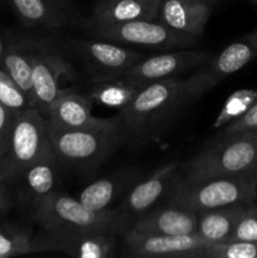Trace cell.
Masks as SVG:
<instances>
[{
	"label": "cell",
	"instance_id": "6da1fadb",
	"mask_svg": "<svg viewBox=\"0 0 257 258\" xmlns=\"http://www.w3.org/2000/svg\"><path fill=\"white\" fill-rule=\"evenodd\" d=\"M33 216L52 238L87 233L125 236L130 228L128 217L118 208L96 211L57 190L33 201Z\"/></svg>",
	"mask_w": 257,
	"mask_h": 258
},
{
	"label": "cell",
	"instance_id": "7a4b0ae2",
	"mask_svg": "<svg viewBox=\"0 0 257 258\" xmlns=\"http://www.w3.org/2000/svg\"><path fill=\"white\" fill-rule=\"evenodd\" d=\"M183 107H185L184 78L174 77L144 86L117 115L126 139L141 140L160 133Z\"/></svg>",
	"mask_w": 257,
	"mask_h": 258
},
{
	"label": "cell",
	"instance_id": "3957f363",
	"mask_svg": "<svg viewBox=\"0 0 257 258\" xmlns=\"http://www.w3.org/2000/svg\"><path fill=\"white\" fill-rule=\"evenodd\" d=\"M165 198L168 204L196 213L233 204L252 203L257 199V169L236 175L194 181L178 175Z\"/></svg>",
	"mask_w": 257,
	"mask_h": 258
},
{
	"label": "cell",
	"instance_id": "277c9868",
	"mask_svg": "<svg viewBox=\"0 0 257 258\" xmlns=\"http://www.w3.org/2000/svg\"><path fill=\"white\" fill-rule=\"evenodd\" d=\"M52 150L58 163L78 170H92L101 165L118 145L127 141L118 115L106 123L83 130L49 128Z\"/></svg>",
	"mask_w": 257,
	"mask_h": 258
},
{
	"label": "cell",
	"instance_id": "5b68a950",
	"mask_svg": "<svg viewBox=\"0 0 257 258\" xmlns=\"http://www.w3.org/2000/svg\"><path fill=\"white\" fill-rule=\"evenodd\" d=\"M183 165L185 180L236 175L257 169V130L222 134Z\"/></svg>",
	"mask_w": 257,
	"mask_h": 258
},
{
	"label": "cell",
	"instance_id": "8992f818",
	"mask_svg": "<svg viewBox=\"0 0 257 258\" xmlns=\"http://www.w3.org/2000/svg\"><path fill=\"white\" fill-rule=\"evenodd\" d=\"M52 151L47 118L37 108L17 113L9 143L0 159V179L13 183L32 164Z\"/></svg>",
	"mask_w": 257,
	"mask_h": 258
},
{
	"label": "cell",
	"instance_id": "52a82bcc",
	"mask_svg": "<svg viewBox=\"0 0 257 258\" xmlns=\"http://www.w3.org/2000/svg\"><path fill=\"white\" fill-rule=\"evenodd\" d=\"M254 59H257V28L227 45L219 54L209 58L189 77L184 78L185 106L201 100L221 81L238 72Z\"/></svg>",
	"mask_w": 257,
	"mask_h": 258
},
{
	"label": "cell",
	"instance_id": "ba28073f",
	"mask_svg": "<svg viewBox=\"0 0 257 258\" xmlns=\"http://www.w3.org/2000/svg\"><path fill=\"white\" fill-rule=\"evenodd\" d=\"M97 37L128 48L175 50L193 48L201 38L171 29L159 20H134L112 25H91Z\"/></svg>",
	"mask_w": 257,
	"mask_h": 258
},
{
	"label": "cell",
	"instance_id": "9c48e42d",
	"mask_svg": "<svg viewBox=\"0 0 257 258\" xmlns=\"http://www.w3.org/2000/svg\"><path fill=\"white\" fill-rule=\"evenodd\" d=\"M76 78L72 64L63 57L57 45L47 38H38V47L33 62L32 103L42 115L66 87L62 81Z\"/></svg>",
	"mask_w": 257,
	"mask_h": 258
},
{
	"label": "cell",
	"instance_id": "30bf717a",
	"mask_svg": "<svg viewBox=\"0 0 257 258\" xmlns=\"http://www.w3.org/2000/svg\"><path fill=\"white\" fill-rule=\"evenodd\" d=\"M211 58L208 49H184L166 50L165 53L141 58L125 75L126 80L140 85L168 80V78L180 77L186 72H193Z\"/></svg>",
	"mask_w": 257,
	"mask_h": 258
},
{
	"label": "cell",
	"instance_id": "8fae6325",
	"mask_svg": "<svg viewBox=\"0 0 257 258\" xmlns=\"http://www.w3.org/2000/svg\"><path fill=\"white\" fill-rule=\"evenodd\" d=\"M209 242L194 234L151 236L128 228L125 233L123 256L135 258H203Z\"/></svg>",
	"mask_w": 257,
	"mask_h": 258
},
{
	"label": "cell",
	"instance_id": "7c38bea8",
	"mask_svg": "<svg viewBox=\"0 0 257 258\" xmlns=\"http://www.w3.org/2000/svg\"><path fill=\"white\" fill-rule=\"evenodd\" d=\"M73 48L95 72L97 81L120 78L145 55L133 48L108 40H80Z\"/></svg>",
	"mask_w": 257,
	"mask_h": 258
},
{
	"label": "cell",
	"instance_id": "4fadbf2b",
	"mask_svg": "<svg viewBox=\"0 0 257 258\" xmlns=\"http://www.w3.org/2000/svg\"><path fill=\"white\" fill-rule=\"evenodd\" d=\"M92 106L93 102L88 96L66 87L45 112L48 127L55 130H83L103 125L110 120L93 115Z\"/></svg>",
	"mask_w": 257,
	"mask_h": 258
},
{
	"label": "cell",
	"instance_id": "5bb4252c",
	"mask_svg": "<svg viewBox=\"0 0 257 258\" xmlns=\"http://www.w3.org/2000/svg\"><path fill=\"white\" fill-rule=\"evenodd\" d=\"M179 166L178 161H173L156 169L148 178L136 181L122 197L118 209L130 218L133 214L138 216L153 208L173 185L178 176Z\"/></svg>",
	"mask_w": 257,
	"mask_h": 258
},
{
	"label": "cell",
	"instance_id": "9a60e30c",
	"mask_svg": "<svg viewBox=\"0 0 257 258\" xmlns=\"http://www.w3.org/2000/svg\"><path fill=\"white\" fill-rule=\"evenodd\" d=\"M27 27L58 30L80 22V13L71 0H10Z\"/></svg>",
	"mask_w": 257,
	"mask_h": 258
},
{
	"label": "cell",
	"instance_id": "2e32d148",
	"mask_svg": "<svg viewBox=\"0 0 257 258\" xmlns=\"http://www.w3.org/2000/svg\"><path fill=\"white\" fill-rule=\"evenodd\" d=\"M198 213L176 206L156 207L139 217L130 229L151 236H186L194 234Z\"/></svg>",
	"mask_w": 257,
	"mask_h": 258
},
{
	"label": "cell",
	"instance_id": "e0dca14e",
	"mask_svg": "<svg viewBox=\"0 0 257 258\" xmlns=\"http://www.w3.org/2000/svg\"><path fill=\"white\" fill-rule=\"evenodd\" d=\"M211 14L204 0H161L156 20L176 32L202 38Z\"/></svg>",
	"mask_w": 257,
	"mask_h": 258
},
{
	"label": "cell",
	"instance_id": "ac0fdd59",
	"mask_svg": "<svg viewBox=\"0 0 257 258\" xmlns=\"http://www.w3.org/2000/svg\"><path fill=\"white\" fill-rule=\"evenodd\" d=\"M140 175L138 169H122L88 184L77 199L86 207L96 211L111 209L115 202L122 198L128 189L140 180Z\"/></svg>",
	"mask_w": 257,
	"mask_h": 258
},
{
	"label": "cell",
	"instance_id": "d6986e66",
	"mask_svg": "<svg viewBox=\"0 0 257 258\" xmlns=\"http://www.w3.org/2000/svg\"><path fill=\"white\" fill-rule=\"evenodd\" d=\"M161 0H100L92 13L93 25H112L156 19Z\"/></svg>",
	"mask_w": 257,
	"mask_h": 258
},
{
	"label": "cell",
	"instance_id": "ffe728a7",
	"mask_svg": "<svg viewBox=\"0 0 257 258\" xmlns=\"http://www.w3.org/2000/svg\"><path fill=\"white\" fill-rule=\"evenodd\" d=\"M38 38H19L5 45L4 54L0 60V68L4 70L18 86L32 100V72ZM33 107V103H32Z\"/></svg>",
	"mask_w": 257,
	"mask_h": 258
},
{
	"label": "cell",
	"instance_id": "44dd1931",
	"mask_svg": "<svg viewBox=\"0 0 257 258\" xmlns=\"http://www.w3.org/2000/svg\"><path fill=\"white\" fill-rule=\"evenodd\" d=\"M50 251H59L77 258H107L111 257L117 247V236L108 233H87L67 238H52Z\"/></svg>",
	"mask_w": 257,
	"mask_h": 258
},
{
	"label": "cell",
	"instance_id": "7402d4cb",
	"mask_svg": "<svg viewBox=\"0 0 257 258\" xmlns=\"http://www.w3.org/2000/svg\"><path fill=\"white\" fill-rule=\"evenodd\" d=\"M244 207L246 204H233L201 212L198 213L196 234L212 244L224 243L231 236Z\"/></svg>",
	"mask_w": 257,
	"mask_h": 258
},
{
	"label": "cell",
	"instance_id": "603a6c76",
	"mask_svg": "<svg viewBox=\"0 0 257 258\" xmlns=\"http://www.w3.org/2000/svg\"><path fill=\"white\" fill-rule=\"evenodd\" d=\"M144 86L145 85L133 82L123 77L96 81L91 87L88 97L93 103L108 108H117L120 111L134 100Z\"/></svg>",
	"mask_w": 257,
	"mask_h": 258
},
{
	"label": "cell",
	"instance_id": "cb8c5ba5",
	"mask_svg": "<svg viewBox=\"0 0 257 258\" xmlns=\"http://www.w3.org/2000/svg\"><path fill=\"white\" fill-rule=\"evenodd\" d=\"M57 169L58 160L52 150L32 164L18 180H22L25 191L35 201L54 191Z\"/></svg>",
	"mask_w": 257,
	"mask_h": 258
},
{
	"label": "cell",
	"instance_id": "d4e9b609",
	"mask_svg": "<svg viewBox=\"0 0 257 258\" xmlns=\"http://www.w3.org/2000/svg\"><path fill=\"white\" fill-rule=\"evenodd\" d=\"M42 251H50L48 239L43 241L37 239L24 231H15V229L0 231V258Z\"/></svg>",
	"mask_w": 257,
	"mask_h": 258
},
{
	"label": "cell",
	"instance_id": "484cf974",
	"mask_svg": "<svg viewBox=\"0 0 257 258\" xmlns=\"http://www.w3.org/2000/svg\"><path fill=\"white\" fill-rule=\"evenodd\" d=\"M257 101V88H239L227 97L213 121V128L222 130L244 115Z\"/></svg>",
	"mask_w": 257,
	"mask_h": 258
},
{
	"label": "cell",
	"instance_id": "4316f807",
	"mask_svg": "<svg viewBox=\"0 0 257 258\" xmlns=\"http://www.w3.org/2000/svg\"><path fill=\"white\" fill-rule=\"evenodd\" d=\"M0 102L14 112H22L32 107V100L29 96L2 68H0Z\"/></svg>",
	"mask_w": 257,
	"mask_h": 258
},
{
	"label": "cell",
	"instance_id": "83f0119b",
	"mask_svg": "<svg viewBox=\"0 0 257 258\" xmlns=\"http://www.w3.org/2000/svg\"><path fill=\"white\" fill-rule=\"evenodd\" d=\"M203 258H257V242H224L207 246Z\"/></svg>",
	"mask_w": 257,
	"mask_h": 258
},
{
	"label": "cell",
	"instance_id": "f1b7e54d",
	"mask_svg": "<svg viewBox=\"0 0 257 258\" xmlns=\"http://www.w3.org/2000/svg\"><path fill=\"white\" fill-rule=\"evenodd\" d=\"M227 242H257V204H246Z\"/></svg>",
	"mask_w": 257,
	"mask_h": 258
},
{
	"label": "cell",
	"instance_id": "f546056e",
	"mask_svg": "<svg viewBox=\"0 0 257 258\" xmlns=\"http://www.w3.org/2000/svg\"><path fill=\"white\" fill-rule=\"evenodd\" d=\"M17 113L0 102V159L7 150Z\"/></svg>",
	"mask_w": 257,
	"mask_h": 258
},
{
	"label": "cell",
	"instance_id": "4dcf8cb0",
	"mask_svg": "<svg viewBox=\"0 0 257 258\" xmlns=\"http://www.w3.org/2000/svg\"><path fill=\"white\" fill-rule=\"evenodd\" d=\"M244 130H257V101L242 117L222 128V134H234Z\"/></svg>",
	"mask_w": 257,
	"mask_h": 258
},
{
	"label": "cell",
	"instance_id": "1f68e13d",
	"mask_svg": "<svg viewBox=\"0 0 257 258\" xmlns=\"http://www.w3.org/2000/svg\"><path fill=\"white\" fill-rule=\"evenodd\" d=\"M10 206H12V201H10L9 193L5 188L4 181L0 179V212H7Z\"/></svg>",
	"mask_w": 257,
	"mask_h": 258
},
{
	"label": "cell",
	"instance_id": "d6a6232c",
	"mask_svg": "<svg viewBox=\"0 0 257 258\" xmlns=\"http://www.w3.org/2000/svg\"><path fill=\"white\" fill-rule=\"evenodd\" d=\"M5 45H7V44H4V42H3V39H2V38H0V60H2L3 54H4Z\"/></svg>",
	"mask_w": 257,
	"mask_h": 258
},
{
	"label": "cell",
	"instance_id": "836d02e7",
	"mask_svg": "<svg viewBox=\"0 0 257 258\" xmlns=\"http://www.w3.org/2000/svg\"><path fill=\"white\" fill-rule=\"evenodd\" d=\"M248 2L253 3V4H256V5H257V0H248Z\"/></svg>",
	"mask_w": 257,
	"mask_h": 258
},
{
	"label": "cell",
	"instance_id": "e575fe53",
	"mask_svg": "<svg viewBox=\"0 0 257 258\" xmlns=\"http://www.w3.org/2000/svg\"><path fill=\"white\" fill-rule=\"evenodd\" d=\"M204 2H206V0H204Z\"/></svg>",
	"mask_w": 257,
	"mask_h": 258
}]
</instances>
